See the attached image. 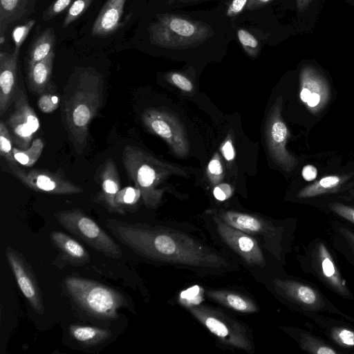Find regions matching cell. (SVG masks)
I'll return each mask as SVG.
<instances>
[{
  "instance_id": "d4e9b609",
  "label": "cell",
  "mask_w": 354,
  "mask_h": 354,
  "mask_svg": "<svg viewBox=\"0 0 354 354\" xmlns=\"http://www.w3.org/2000/svg\"><path fill=\"white\" fill-rule=\"evenodd\" d=\"M55 57L52 51L44 59L28 66V82L32 93L41 95L50 85Z\"/></svg>"
},
{
  "instance_id": "7a4b0ae2",
  "label": "cell",
  "mask_w": 354,
  "mask_h": 354,
  "mask_svg": "<svg viewBox=\"0 0 354 354\" xmlns=\"http://www.w3.org/2000/svg\"><path fill=\"white\" fill-rule=\"evenodd\" d=\"M103 99L104 80L94 69L75 71L64 88L62 121L78 155L83 153L86 146L89 125L101 109Z\"/></svg>"
},
{
  "instance_id": "44dd1931",
  "label": "cell",
  "mask_w": 354,
  "mask_h": 354,
  "mask_svg": "<svg viewBox=\"0 0 354 354\" xmlns=\"http://www.w3.org/2000/svg\"><path fill=\"white\" fill-rule=\"evenodd\" d=\"M329 242L334 251L344 258L354 268V227L339 220L330 222Z\"/></svg>"
},
{
  "instance_id": "e575fe53",
  "label": "cell",
  "mask_w": 354,
  "mask_h": 354,
  "mask_svg": "<svg viewBox=\"0 0 354 354\" xmlns=\"http://www.w3.org/2000/svg\"><path fill=\"white\" fill-rule=\"evenodd\" d=\"M327 210L354 227V206L339 201H332L326 207Z\"/></svg>"
},
{
  "instance_id": "8fae6325",
  "label": "cell",
  "mask_w": 354,
  "mask_h": 354,
  "mask_svg": "<svg viewBox=\"0 0 354 354\" xmlns=\"http://www.w3.org/2000/svg\"><path fill=\"white\" fill-rule=\"evenodd\" d=\"M142 122L149 132L162 138L176 156L183 158L189 153L186 129L175 113L162 108H149L143 112Z\"/></svg>"
},
{
  "instance_id": "6da1fadb",
  "label": "cell",
  "mask_w": 354,
  "mask_h": 354,
  "mask_svg": "<svg viewBox=\"0 0 354 354\" xmlns=\"http://www.w3.org/2000/svg\"><path fill=\"white\" fill-rule=\"evenodd\" d=\"M106 226L122 243L149 259L210 270L230 267L214 250L176 230L115 219H107Z\"/></svg>"
},
{
  "instance_id": "7bdbcfd3",
  "label": "cell",
  "mask_w": 354,
  "mask_h": 354,
  "mask_svg": "<svg viewBox=\"0 0 354 354\" xmlns=\"http://www.w3.org/2000/svg\"><path fill=\"white\" fill-rule=\"evenodd\" d=\"M221 152L227 162L234 160L236 153L231 136H227L221 146Z\"/></svg>"
},
{
  "instance_id": "4316f807",
  "label": "cell",
  "mask_w": 354,
  "mask_h": 354,
  "mask_svg": "<svg viewBox=\"0 0 354 354\" xmlns=\"http://www.w3.org/2000/svg\"><path fill=\"white\" fill-rule=\"evenodd\" d=\"M69 333L76 342L86 345L94 346L110 338L109 330L100 328L73 324L69 327Z\"/></svg>"
},
{
  "instance_id": "d6986e66",
  "label": "cell",
  "mask_w": 354,
  "mask_h": 354,
  "mask_svg": "<svg viewBox=\"0 0 354 354\" xmlns=\"http://www.w3.org/2000/svg\"><path fill=\"white\" fill-rule=\"evenodd\" d=\"M17 57L15 53H0V115L13 103L18 88Z\"/></svg>"
},
{
  "instance_id": "5bb4252c",
  "label": "cell",
  "mask_w": 354,
  "mask_h": 354,
  "mask_svg": "<svg viewBox=\"0 0 354 354\" xmlns=\"http://www.w3.org/2000/svg\"><path fill=\"white\" fill-rule=\"evenodd\" d=\"M13 104L14 111L8 117L6 125L15 146L26 149L31 145L34 135L40 127L39 120L24 91L19 86Z\"/></svg>"
},
{
  "instance_id": "8d00e7d4",
  "label": "cell",
  "mask_w": 354,
  "mask_h": 354,
  "mask_svg": "<svg viewBox=\"0 0 354 354\" xmlns=\"http://www.w3.org/2000/svg\"><path fill=\"white\" fill-rule=\"evenodd\" d=\"M93 0H74L69 7L64 21V26H67L80 18L88 9Z\"/></svg>"
},
{
  "instance_id": "9c48e42d",
  "label": "cell",
  "mask_w": 354,
  "mask_h": 354,
  "mask_svg": "<svg viewBox=\"0 0 354 354\" xmlns=\"http://www.w3.org/2000/svg\"><path fill=\"white\" fill-rule=\"evenodd\" d=\"M55 217L64 229L95 250L113 259L122 256L119 245L80 209L59 211L55 214Z\"/></svg>"
},
{
  "instance_id": "cb8c5ba5",
  "label": "cell",
  "mask_w": 354,
  "mask_h": 354,
  "mask_svg": "<svg viewBox=\"0 0 354 354\" xmlns=\"http://www.w3.org/2000/svg\"><path fill=\"white\" fill-rule=\"evenodd\" d=\"M50 239L62 257L71 263L82 265L90 260L89 253L76 240L60 231H53Z\"/></svg>"
},
{
  "instance_id": "83f0119b",
  "label": "cell",
  "mask_w": 354,
  "mask_h": 354,
  "mask_svg": "<svg viewBox=\"0 0 354 354\" xmlns=\"http://www.w3.org/2000/svg\"><path fill=\"white\" fill-rule=\"evenodd\" d=\"M28 0H0L1 43L9 24L19 19L26 10Z\"/></svg>"
},
{
  "instance_id": "30bf717a",
  "label": "cell",
  "mask_w": 354,
  "mask_h": 354,
  "mask_svg": "<svg viewBox=\"0 0 354 354\" xmlns=\"http://www.w3.org/2000/svg\"><path fill=\"white\" fill-rule=\"evenodd\" d=\"M187 308L223 344L248 352L253 350L244 326L220 309L201 304L190 305Z\"/></svg>"
},
{
  "instance_id": "ba28073f",
  "label": "cell",
  "mask_w": 354,
  "mask_h": 354,
  "mask_svg": "<svg viewBox=\"0 0 354 354\" xmlns=\"http://www.w3.org/2000/svg\"><path fill=\"white\" fill-rule=\"evenodd\" d=\"M277 295L304 316L312 313L333 315L352 322L354 317L337 308L315 285L297 278H276Z\"/></svg>"
},
{
  "instance_id": "ab89813d",
  "label": "cell",
  "mask_w": 354,
  "mask_h": 354,
  "mask_svg": "<svg viewBox=\"0 0 354 354\" xmlns=\"http://www.w3.org/2000/svg\"><path fill=\"white\" fill-rule=\"evenodd\" d=\"M166 79L171 84L185 92L190 93L194 89L192 81L180 73H169L166 75Z\"/></svg>"
},
{
  "instance_id": "f35d334b",
  "label": "cell",
  "mask_w": 354,
  "mask_h": 354,
  "mask_svg": "<svg viewBox=\"0 0 354 354\" xmlns=\"http://www.w3.org/2000/svg\"><path fill=\"white\" fill-rule=\"evenodd\" d=\"M238 39L245 51L250 57H256L259 53V42L248 31L239 29L237 32Z\"/></svg>"
},
{
  "instance_id": "1f68e13d",
  "label": "cell",
  "mask_w": 354,
  "mask_h": 354,
  "mask_svg": "<svg viewBox=\"0 0 354 354\" xmlns=\"http://www.w3.org/2000/svg\"><path fill=\"white\" fill-rule=\"evenodd\" d=\"M140 198V191L136 187L129 186L120 189L115 198L118 214H125L127 212H132Z\"/></svg>"
},
{
  "instance_id": "277c9868",
  "label": "cell",
  "mask_w": 354,
  "mask_h": 354,
  "mask_svg": "<svg viewBox=\"0 0 354 354\" xmlns=\"http://www.w3.org/2000/svg\"><path fill=\"white\" fill-rule=\"evenodd\" d=\"M297 260L304 272L313 276L330 292L346 300L354 299L330 242L319 236L311 239L302 247Z\"/></svg>"
},
{
  "instance_id": "836d02e7",
  "label": "cell",
  "mask_w": 354,
  "mask_h": 354,
  "mask_svg": "<svg viewBox=\"0 0 354 354\" xmlns=\"http://www.w3.org/2000/svg\"><path fill=\"white\" fill-rule=\"evenodd\" d=\"M53 84H50L47 89L42 93L37 100V106L41 112L51 113L56 110L59 104L58 95L55 89H51Z\"/></svg>"
},
{
  "instance_id": "e0dca14e",
  "label": "cell",
  "mask_w": 354,
  "mask_h": 354,
  "mask_svg": "<svg viewBox=\"0 0 354 354\" xmlns=\"http://www.w3.org/2000/svg\"><path fill=\"white\" fill-rule=\"evenodd\" d=\"M6 256L21 292L32 309L37 314L43 315L41 291L30 266L21 253L11 247L6 248Z\"/></svg>"
},
{
  "instance_id": "ac0fdd59",
  "label": "cell",
  "mask_w": 354,
  "mask_h": 354,
  "mask_svg": "<svg viewBox=\"0 0 354 354\" xmlns=\"http://www.w3.org/2000/svg\"><path fill=\"white\" fill-rule=\"evenodd\" d=\"M301 100L313 112L323 109L330 97L326 79L313 66H304L299 75Z\"/></svg>"
},
{
  "instance_id": "7dc6e473",
  "label": "cell",
  "mask_w": 354,
  "mask_h": 354,
  "mask_svg": "<svg viewBox=\"0 0 354 354\" xmlns=\"http://www.w3.org/2000/svg\"><path fill=\"white\" fill-rule=\"evenodd\" d=\"M313 0H296L297 10L300 12L305 10Z\"/></svg>"
},
{
  "instance_id": "d6a6232c",
  "label": "cell",
  "mask_w": 354,
  "mask_h": 354,
  "mask_svg": "<svg viewBox=\"0 0 354 354\" xmlns=\"http://www.w3.org/2000/svg\"><path fill=\"white\" fill-rule=\"evenodd\" d=\"M12 143L10 131L6 124L1 121L0 122V155L5 159L8 167L18 165L13 155Z\"/></svg>"
},
{
  "instance_id": "7402d4cb",
  "label": "cell",
  "mask_w": 354,
  "mask_h": 354,
  "mask_svg": "<svg viewBox=\"0 0 354 354\" xmlns=\"http://www.w3.org/2000/svg\"><path fill=\"white\" fill-rule=\"evenodd\" d=\"M299 345V348L311 354H344L342 351L310 330L292 326L281 328Z\"/></svg>"
},
{
  "instance_id": "484cf974",
  "label": "cell",
  "mask_w": 354,
  "mask_h": 354,
  "mask_svg": "<svg viewBox=\"0 0 354 354\" xmlns=\"http://www.w3.org/2000/svg\"><path fill=\"white\" fill-rule=\"evenodd\" d=\"M205 295L212 300L234 311L254 313L259 310L256 304L245 296L228 290H208Z\"/></svg>"
},
{
  "instance_id": "2e32d148",
  "label": "cell",
  "mask_w": 354,
  "mask_h": 354,
  "mask_svg": "<svg viewBox=\"0 0 354 354\" xmlns=\"http://www.w3.org/2000/svg\"><path fill=\"white\" fill-rule=\"evenodd\" d=\"M217 232L223 241L248 264L263 266L266 259L259 243L250 234L236 229L217 215L214 216Z\"/></svg>"
},
{
  "instance_id": "4dcf8cb0",
  "label": "cell",
  "mask_w": 354,
  "mask_h": 354,
  "mask_svg": "<svg viewBox=\"0 0 354 354\" xmlns=\"http://www.w3.org/2000/svg\"><path fill=\"white\" fill-rule=\"evenodd\" d=\"M44 147V141L41 138H36L32 141L29 147L26 149L13 147L12 152L19 164L30 167L39 160Z\"/></svg>"
},
{
  "instance_id": "f546056e",
  "label": "cell",
  "mask_w": 354,
  "mask_h": 354,
  "mask_svg": "<svg viewBox=\"0 0 354 354\" xmlns=\"http://www.w3.org/2000/svg\"><path fill=\"white\" fill-rule=\"evenodd\" d=\"M341 180L337 176H325L319 181L299 190L296 196L299 199H307L333 192L339 186Z\"/></svg>"
},
{
  "instance_id": "f6af8a7d",
  "label": "cell",
  "mask_w": 354,
  "mask_h": 354,
  "mask_svg": "<svg viewBox=\"0 0 354 354\" xmlns=\"http://www.w3.org/2000/svg\"><path fill=\"white\" fill-rule=\"evenodd\" d=\"M301 174L304 180L311 181L316 178L317 175V168L311 165L303 167Z\"/></svg>"
},
{
  "instance_id": "d590c367",
  "label": "cell",
  "mask_w": 354,
  "mask_h": 354,
  "mask_svg": "<svg viewBox=\"0 0 354 354\" xmlns=\"http://www.w3.org/2000/svg\"><path fill=\"white\" fill-rule=\"evenodd\" d=\"M207 176L211 184L216 185L221 182L224 177V169L218 153H214L207 166Z\"/></svg>"
},
{
  "instance_id": "ee69618b",
  "label": "cell",
  "mask_w": 354,
  "mask_h": 354,
  "mask_svg": "<svg viewBox=\"0 0 354 354\" xmlns=\"http://www.w3.org/2000/svg\"><path fill=\"white\" fill-rule=\"evenodd\" d=\"M248 2V0H232L227 8V15L233 17L238 15L247 6Z\"/></svg>"
},
{
  "instance_id": "7c38bea8",
  "label": "cell",
  "mask_w": 354,
  "mask_h": 354,
  "mask_svg": "<svg viewBox=\"0 0 354 354\" xmlns=\"http://www.w3.org/2000/svg\"><path fill=\"white\" fill-rule=\"evenodd\" d=\"M282 98L279 97L272 106L265 122V139L272 160L286 171H292L297 160L286 149L288 129L281 116Z\"/></svg>"
},
{
  "instance_id": "5b68a950",
  "label": "cell",
  "mask_w": 354,
  "mask_h": 354,
  "mask_svg": "<svg viewBox=\"0 0 354 354\" xmlns=\"http://www.w3.org/2000/svg\"><path fill=\"white\" fill-rule=\"evenodd\" d=\"M68 296L89 315L104 320L118 318V311L127 306L119 291L90 279L70 276L63 280Z\"/></svg>"
},
{
  "instance_id": "f1b7e54d",
  "label": "cell",
  "mask_w": 354,
  "mask_h": 354,
  "mask_svg": "<svg viewBox=\"0 0 354 354\" xmlns=\"http://www.w3.org/2000/svg\"><path fill=\"white\" fill-rule=\"evenodd\" d=\"M55 42L53 30L47 28L34 41L28 54V66L46 58L52 51Z\"/></svg>"
},
{
  "instance_id": "ffe728a7",
  "label": "cell",
  "mask_w": 354,
  "mask_h": 354,
  "mask_svg": "<svg viewBox=\"0 0 354 354\" xmlns=\"http://www.w3.org/2000/svg\"><path fill=\"white\" fill-rule=\"evenodd\" d=\"M100 192L97 198L108 211L118 213L115 198L120 189V182L114 161L109 158L102 167L100 175Z\"/></svg>"
},
{
  "instance_id": "52a82bcc",
  "label": "cell",
  "mask_w": 354,
  "mask_h": 354,
  "mask_svg": "<svg viewBox=\"0 0 354 354\" xmlns=\"http://www.w3.org/2000/svg\"><path fill=\"white\" fill-rule=\"evenodd\" d=\"M216 215L236 229L263 236L272 255L281 262L288 251L297 226V221L276 225L260 216L233 210H221Z\"/></svg>"
},
{
  "instance_id": "b9f144b4",
  "label": "cell",
  "mask_w": 354,
  "mask_h": 354,
  "mask_svg": "<svg viewBox=\"0 0 354 354\" xmlns=\"http://www.w3.org/2000/svg\"><path fill=\"white\" fill-rule=\"evenodd\" d=\"M232 193L233 189L228 183H218L213 189V195L219 201L227 200L232 196Z\"/></svg>"
},
{
  "instance_id": "4fadbf2b",
  "label": "cell",
  "mask_w": 354,
  "mask_h": 354,
  "mask_svg": "<svg viewBox=\"0 0 354 354\" xmlns=\"http://www.w3.org/2000/svg\"><path fill=\"white\" fill-rule=\"evenodd\" d=\"M8 167L15 177L35 192L55 195L83 192L81 187L71 182L60 170L54 172L39 169H26L18 165Z\"/></svg>"
},
{
  "instance_id": "60d3db41",
  "label": "cell",
  "mask_w": 354,
  "mask_h": 354,
  "mask_svg": "<svg viewBox=\"0 0 354 354\" xmlns=\"http://www.w3.org/2000/svg\"><path fill=\"white\" fill-rule=\"evenodd\" d=\"M74 0H55L44 12L42 18L47 21L54 18L70 7Z\"/></svg>"
},
{
  "instance_id": "9a60e30c",
  "label": "cell",
  "mask_w": 354,
  "mask_h": 354,
  "mask_svg": "<svg viewBox=\"0 0 354 354\" xmlns=\"http://www.w3.org/2000/svg\"><path fill=\"white\" fill-rule=\"evenodd\" d=\"M304 317L310 321L306 323L308 328L316 330L343 353H354V322L323 313Z\"/></svg>"
},
{
  "instance_id": "603a6c76",
  "label": "cell",
  "mask_w": 354,
  "mask_h": 354,
  "mask_svg": "<svg viewBox=\"0 0 354 354\" xmlns=\"http://www.w3.org/2000/svg\"><path fill=\"white\" fill-rule=\"evenodd\" d=\"M126 1L107 0L93 26V36H109L122 26L120 20Z\"/></svg>"
},
{
  "instance_id": "74e56055",
  "label": "cell",
  "mask_w": 354,
  "mask_h": 354,
  "mask_svg": "<svg viewBox=\"0 0 354 354\" xmlns=\"http://www.w3.org/2000/svg\"><path fill=\"white\" fill-rule=\"evenodd\" d=\"M35 24V20L32 19L26 23L16 26L12 33V39L15 44V50L13 53L18 55L19 48L23 44L24 41L28 37L30 30L32 28Z\"/></svg>"
},
{
  "instance_id": "bcb514c9",
  "label": "cell",
  "mask_w": 354,
  "mask_h": 354,
  "mask_svg": "<svg viewBox=\"0 0 354 354\" xmlns=\"http://www.w3.org/2000/svg\"><path fill=\"white\" fill-rule=\"evenodd\" d=\"M272 0H248L246 8L248 10H254L265 6Z\"/></svg>"
},
{
  "instance_id": "8992f818",
  "label": "cell",
  "mask_w": 354,
  "mask_h": 354,
  "mask_svg": "<svg viewBox=\"0 0 354 354\" xmlns=\"http://www.w3.org/2000/svg\"><path fill=\"white\" fill-rule=\"evenodd\" d=\"M152 44L169 49H186L202 44L211 34L205 24L187 17L164 14L149 26Z\"/></svg>"
},
{
  "instance_id": "3957f363",
  "label": "cell",
  "mask_w": 354,
  "mask_h": 354,
  "mask_svg": "<svg viewBox=\"0 0 354 354\" xmlns=\"http://www.w3.org/2000/svg\"><path fill=\"white\" fill-rule=\"evenodd\" d=\"M122 160L128 176L141 193L146 207L154 209L161 201L165 188L160 186L171 176H187L183 168L160 160L144 149L126 145Z\"/></svg>"
}]
</instances>
